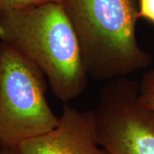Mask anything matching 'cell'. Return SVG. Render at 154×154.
<instances>
[{"label": "cell", "instance_id": "obj_2", "mask_svg": "<svg viewBox=\"0 0 154 154\" xmlns=\"http://www.w3.org/2000/svg\"><path fill=\"white\" fill-rule=\"evenodd\" d=\"M88 76L109 82L144 69L152 57L136 37L139 0H59Z\"/></svg>", "mask_w": 154, "mask_h": 154}, {"label": "cell", "instance_id": "obj_5", "mask_svg": "<svg viewBox=\"0 0 154 154\" xmlns=\"http://www.w3.org/2000/svg\"><path fill=\"white\" fill-rule=\"evenodd\" d=\"M17 154H109L97 140L94 110L65 104L58 124L49 132L24 140Z\"/></svg>", "mask_w": 154, "mask_h": 154}, {"label": "cell", "instance_id": "obj_11", "mask_svg": "<svg viewBox=\"0 0 154 154\" xmlns=\"http://www.w3.org/2000/svg\"><path fill=\"white\" fill-rule=\"evenodd\" d=\"M0 146H1V145H0Z\"/></svg>", "mask_w": 154, "mask_h": 154}, {"label": "cell", "instance_id": "obj_6", "mask_svg": "<svg viewBox=\"0 0 154 154\" xmlns=\"http://www.w3.org/2000/svg\"><path fill=\"white\" fill-rule=\"evenodd\" d=\"M138 84L140 103L146 108L154 111V69L144 74Z\"/></svg>", "mask_w": 154, "mask_h": 154}, {"label": "cell", "instance_id": "obj_3", "mask_svg": "<svg viewBox=\"0 0 154 154\" xmlns=\"http://www.w3.org/2000/svg\"><path fill=\"white\" fill-rule=\"evenodd\" d=\"M47 80L33 61L0 41V145L19 144L53 129L59 116L45 97Z\"/></svg>", "mask_w": 154, "mask_h": 154}, {"label": "cell", "instance_id": "obj_10", "mask_svg": "<svg viewBox=\"0 0 154 154\" xmlns=\"http://www.w3.org/2000/svg\"><path fill=\"white\" fill-rule=\"evenodd\" d=\"M48 1H56V2H59V0H41V3H43V2H48Z\"/></svg>", "mask_w": 154, "mask_h": 154}, {"label": "cell", "instance_id": "obj_1", "mask_svg": "<svg viewBox=\"0 0 154 154\" xmlns=\"http://www.w3.org/2000/svg\"><path fill=\"white\" fill-rule=\"evenodd\" d=\"M0 41L33 61L64 104L85 91L88 75L79 42L59 2L0 13Z\"/></svg>", "mask_w": 154, "mask_h": 154}, {"label": "cell", "instance_id": "obj_4", "mask_svg": "<svg viewBox=\"0 0 154 154\" xmlns=\"http://www.w3.org/2000/svg\"><path fill=\"white\" fill-rule=\"evenodd\" d=\"M94 112L98 143L109 154H154V111L128 76L105 82Z\"/></svg>", "mask_w": 154, "mask_h": 154}, {"label": "cell", "instance_id": "obj_8", "mask_svg": "<svg viewBox=\"0 0 154 154\" xmlns=\"http://www.w3.org/2000/svg\"><path fill=\"white\" fill-rule=\"evenodd\" d=\"M140 17L154 23V0H139Z\"/></svg>", "mask_w": 154, "mask_h": 154}, {"label": "cell", "instance_id": "obj_9", "mask_svg": "<svg viewBox=\"0 0 154 154\" xmlns=\"http://www.w3.org/2000/svg\"><path fill=\"white\" fill-rule=\"evenodd\" d=\"M0 154H17V146H0Z\"/></svg>", "mask_w": 154, "mask_h": 154}, {"label": "cell", "instance_id": "obj_7", "mask_svg": "<svg viewBox=\"0 0 154 154\" xmlns=\"http://www.w3.org/2000/svg\"><path fill=\"white\" fill-rule=\"evenodd\" d=\"M41 0H0V13L37 5Z\"/></svg>", "mask_w": 154, "mask_h": 154}]
</instances>
